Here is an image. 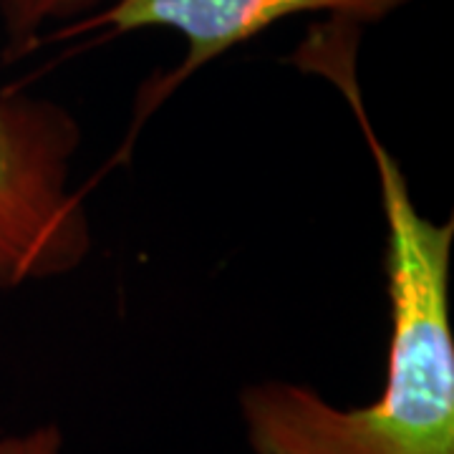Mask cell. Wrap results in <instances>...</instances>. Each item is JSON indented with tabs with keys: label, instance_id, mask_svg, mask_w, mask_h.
Segmentation results:
<instances>
[{
	"label": "cell",
	"instance_id": "6da1fadb",
	"mask_svg": "<svg viewBox=\"0 0 454 454\" xmlns=\"http://www.w3.org/2000/svg\"><path fill=\"white\" fill-rule=\"evenodd\" d=\"M328 76L356 114L387 223V384L361 409H339L303 384H250L240 394L247 444L253 454H454V223L417 210L404 169L369 124L354 68L339 64Z\"/></svg>",
	"mask_w": 454,
	"mask_h": 454
},
{
	"label": "cell",
	"instance_id": "7a4b0ae2",
	"mask_svg": "<svg viewBox=\"0 0 454 454\" xmlns=\"http://www.w3.org/2000/svg\"><path fill=\"white\" fill-rule=\"evenodd\" d=\"M82 127L51 98L0 94V291L61 278L91 250L74 187Z\"/></svg>",
	"mask_w": 454,
	"mask_h": 454
},
{
	"label": "cell",
	"instance_id": "3957f363",
	"mask_svg": "<svg viewBox=\"0 0 454 454\" xmlns=\"http://www.w3.org/2000/svg\"><path fill=\"white\" fill-rule=\"evenodd\" d=\"M406 0H114L91 16L79 18L51 38H104L127 35L145 28H169L187 41L184 61L169 71L157 89L142 98L146 116L175 89L230 49L253 41L278 20L301 13H331L339 20H376L404 5Z\"/></svg>",
	"mask_w": 454,
	"mask_h": 454
},
{
	"label": "cell",
	"instance_id": "277c9868",
	"mask_svg": "<svg viewBox=\"0 0 454 454\" xmlns=\"http://www.w3.org/2000/svg\"><path fill=\"white\" fill-rule=\"evenodd\" d=\"M104 0H0V18L8 38V56H26L41 46V33L51 23L66 26L91 16Z\"/></svg>",
	"mask_w": 454,
	"mask_h": 454
},
{
	"label": "cell",
	"instance_id": "5b68a950",
	"mask_svg": "<svg viewBox=\"0 0 454 454\" xmlns=\"http://www.w3.org/2000/svg\"><path fill=\"white\" fill-rule=\"evenodd\" d=\"M64 434L56 424H41L31 432L0 439V454H61Z\"/></svg>",
	"mask_w": 454,
	"mask_h": 454
}]
</instances>
